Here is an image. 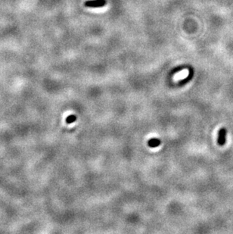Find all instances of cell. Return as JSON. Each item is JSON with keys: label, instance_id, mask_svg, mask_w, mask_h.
<instances>
[{"label": "cell", "instance_id": "obj_1", "mask_svg": "<svg viewBox=\"0 0 233 234\" xmlns=\"http://www.w3.org/2000/svg\"><path fill=\"white\" fill-rule=\"evenodd\" d=\"M226 134L227 130L226 128H220L218 131L217 144L220 146H223L226 143Z\"/></svg>", "mask_w": 233, "mask_h": 234}, {"label": "cell", "instance_id": "obj_2", "mask_svg": "<svg viewBox=\"0 0 233 234\" xmlns=\"http://www.w3.org/2000/svg\"><path fill=\"white\" fill-rule=\"evenodd\" d=\"M106 5L105 0H90V1H86L85 2V5L87 7L92 8H98L102 7Z\"/></svg>", "mask_w": 233, "mask_h": 234}]
</instances>
